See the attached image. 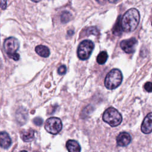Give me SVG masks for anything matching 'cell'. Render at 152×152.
Instances as JSON below:
<instances>
[{
  "instance_id": "cell-21",
  "label": "cell",
  "mask_w": 152,
  "mask_h": 152,
  "mask_svg": "<svg viewBox=\"0 0 152 152\" xmlns=\"http://www.w3.org/2000/svg\"><path fill=\"white\" fill-rule=\"evenodd\" d=\"M33 122L36 125H40L43 122V120L40 118H35L33 120Z\"/></svg>"
},
{
  "instance_id": "cell-1",
  "label": "cell",
  "mask_w": 152,
  "mask_h": 152,
  "mask_svg": "<svg viewBox=\"0 0 152 152\" xmlns=\"http://www.w3.org/2000/svg\"><path fill=\"white\" fill-rule=\"evenodd\" d=\"M140 12L136 8L128 10L121 20V28L125 32H131L135 30L139 24Z\"/></svg>"
},
{
  "instance_id": "cell-26",
  "label": "cell",
  "mask_w": 152,
  "mask_h": 152,
  "mask_svg": "<svg viewBox=\"0 0 152 152\" xmlns=\"http://www.w3.org/2000/svg\"><path fill=\"white\" fill-rule=\"evenodd\" d=\"M20 152H27V151H26V150H23V151H20Z\"/></svg>"
},
{
  "instance_id": "cell-11",
  "label": "cell",
  "mask_w": 152,
  "mask_h": 152,
  "mask_svg": "<svg viewBox=\"0 0 152 152\" xmlns=\"http://www.w3.org/2000/svg\"><path fill=\"white\" fill-rule=\"evenodd\" d=\"M66 147L69 152H80L81 147L75 140H69L66 143Z\"/></svg>"
},
{
  "instance_id": "cell-15",
  "label": "cell",
  "mask_w": 152,
  "mask_h": 152,
  "mask_svg": "<svg viewBox=\"0 0 152 152\" xmlns=\"http://www.w3.org/2000/svg\"><path fill=\"white\" fill-rule=\"evenodd\" d=\"M85 35L88 36L90 34H93L94 36H98L99 34V31L96 27L91 26L87 28L85 30Z\"/></svg>"
},
{
  "instance_id": "cell-23",
  "label": "cell",
  "mask_w": 152,
  "mask_h": 152,
  "mask_svg": "<svg viewBox=\"0 0 152 152\" xmlns=\"http://www.w3.org/2000/svg\"><path fill=\"white\" fill-rule=\"evenodd\" d=\"M99 4H103L105 2V1L106 0H96Z\"/></svg>"
},
{
  "instance_id": "cell-16",
  "label": "cell",
  "mask_w": 152,
  "mask_h": 152,
  "mask_svg": "<svg viewBox=\"0 0 152 152\" xmlns=\"http://www.w3.org/2000/svg\"><path fill=\"white\" fill-rule=\"evenodd\" d=\"M71 18V14L68 11H64L61 15V21L62 23L69 22Z\"/></svg>"
},
{
  "instance_id": "cell-18",
  "label": "cell",
  "mask_w": 152,
  "mask_h": 152,
  "mask_svg": "<svg viewBox=\"0 0 152 152\" xmlns=\"http://www.w3.org/2000/svg\"><path fill=\"white\" fill-rule=\"evenodd\" d=\"M66 68L65 65H61L60 66L58 69V72L59 75H64L66 73Z\"/></svg>"
},
{
  "instance_id": "cell-3",
  "label": "cell",
  "mask_w": 152,
  "mask_h": 152,
  "mask_svg": "<svg viewBox=\"0 0 152 152\" xmlns=\"http://www.w3.org/2000/svg\"><path fill=\"white\" fill-rule=\"evenodd\" d=\"M103 119L111 126H116L121 124L122 118L121 113L116 109L109 107L104 111Z\"/></svg>"
},
{
  "instance_id": "cell-8",
  "label": "cell",
  "mask_w": 152,
  "mask_h": 152,
  "mask_svg": "<svg viewBox=\"0 0 152 152\" xmlns=\"http://www.w3.org/2000/svg\"><path fill=\"white\" fill-rule=\"evenodd\" d=\"M152 114L150 112L144 119V121L142 123L141 129V131L144 134H150L151 132V118Z\"/></svg>"
},
{
  "instance_id": "cell-9",
  "label": "cell",
  "mask_w": 152,
  "mask_h": 152,
  "mask_svg": "<svg viewBox=\"0 0 152 152\" xmlns=\"http://www.w3.org/2000/svg\"><path fill=\"white\" fill-rule=\"evenodd\" d=\"M131 140V137L129 134L126 132H123L120 133L117 138H116V142L118 145L124 147L126 146L129 144Z\"/></svg>"
},
{
  "instance_id": "cell-2",
  "label": "cell",
  "mask_w": 152,
  "mask_h": 152,
  "mask_svg": "<svg viewBox=\"0 0 152 152\" xmlns=\"http://www.w3.org/2000/svg\"><path fill=\"white\" fill-rule=\"evenodd\" d=\"M122 78V74L119 69H112L107 73L104 78V86L107 89H115L121 84Z\"/></svg>"
},
{
  "instance_id": "cell-12",
  "label": "cell",
  "mask_w": 152,
  "mask_h": 152,
  "mask_svg": "<svg viewBox=\"0 0 152 152\" xmlns=\"http://www.w3.org/2000/svg\"><path fill=\"white\" fill-rule=\"evenodd\" d=\"M22 140L25 142L31 141L34 139V131L32 129H29L27 130H24L21 132L20 134Z\"/></svg>"
},
{
  "instance_id": "cell-6",
  "label": "cell",
  "mask_w": 152,
  "mask_h": 152,
  "mask_svg": "<svg viewBox=\"0 0 152 152\" xmlns=\"http://www.w3.org/2000/svg\"><path fill=\"white\" fill-rule=\"evenodd\" d=\"M19 47L20 44L18 40L14 37L6 39L4 42V48L8 55L16 53Z\"/></svg>"
},
{
  "instance_id": "cell-10",
  "label": "cell",
  "mask_w": 152,
  "mask_h": 152,
  "mask_svg": "<svg viewBox=\"0 0 152 152\" xmlns=\"http://www.w3.org/2000/svg\"><path fill=\"white\" fill-rule=\"evenodd\" d=\"M11 144V139L5 131L0 132V146L3 148H8Z\"/></svg>"
},
{
  "instance_id": "cell-22",
  "label": "cell",
  "mask_w": 152,
  "mask_h": 152,
  "mask_svg": "<svg viewBox=\"0 0 152 152\" xmlns=\"http://www.w3.org/2000/svg\"><path fill=\"white\" fill-rule=\"evenodd\" d=\"M0 7L1 9L5 10L7 7V0H1L0 1Z\"/></svg>"
},
{
  "instance_id": "cell-13",
  "label": "cell",
  "mask_w": 152,
  "mask_h": 152,
  "mask_svg": "<svg viewBox=\"0 0 152 152\" xmlns=\"http://www.w3.org/2000/svg\"><path fill=\"white\" fill-rule=\"evenodd\" d=\"M36 52L40 56L47 58L50 55V50L49 48L44 45H38L35 48Z\"/></svg>"
},
{
  "instance_id": "cell-27",
  "label": "cell",
  "mask_w": 152,
  "mask_h": 152,
  "mask_svg": "<svg viewBox=\"0 0 152 152\" xmlns=\"http://www.w3.org/2000/svg\"><path fill=\"white\" fill-rule=\"evenodd\" d=\"M36 152H37V151H36Z\"/></svg>"
},
{
  "instance_id": "cell-14",
  "label": "cell",
  "mask_w": 152,
  "mask_h": 152,
  "mask_svg": "<svg viewBox=\"0 0 152 152\" xmlns=\"http://www.w3.org/2000/svg\"><path fill=\"white\" fill-rule=\"evenodd\" d=\"M108 58V55L106 52L102 51L99 53V55L97 56V62L99 64L103 65L104 64Z\"/></svg>"
},
{
  "instance_id": "cell-5",
  "label": "cell",
  "mask_w": 152,
  "mask_h": 152,
  "mask_svg": "<svg viewBox=\"0 0 152 152\" xmlns=\"http://www.w3.org/2000/svg\"><path fill=\"white\" fill-rule=\"evenodd\" d=\"M45 127L48 132L52 134H56L61 131L62 127V124L59 118L52 117L46 120Z\"/></svg>"
},
{
  "instance_id": "cell-17",
  "label": "cell",
  "mask_w": 152,
  "mask_h": 152,
  "mask_svg": "<svg viewBox=\"0 0 152 152\" xmlns=\"http://www.w3.org/2000/svg\"><path fill=\"white\" fill-rule=\"evenodd\" d=\"M121 17L120 16H119L117 22L115 24V26H114L113 28V33L116 34H119L121 32Z\"/></svg>"
},
{
  "instance_id": "cell-19",
  "label": "cell",
  "mask_w": 152,
  "mask_h": 152,
  "mask_svg": "<svg viewBox=\"0 0 152 152\" xmlns=\"http://www.w3.org/2000/svg\"><path fill=\"white\" fill-rule=\"evenodd\" d=\"M144 88L148 92H151L152 90V84L151 82H147L144 85Z\"/></svg>"
},
{
  "instance_id": "cell-20",
  "label": "cell",
  "mask_w": 152,
  "mask_h": 152,
  "mask_svg": "<svg viewBox=\"0 0 152 152\" xmlns=\"http://www.w3.org/2000/svg\"><path fill=\"white\" fill-rule=\"evenodd\" d=\"M10 58L14 59V61H18L20 58V55L18 53H17V52L15 53H13L12 55H8Z\"/></svg>"
},
{
  "instance_id": "cell-25",
  "label": "cell",
  "mask_w": 152,
  "mask_h": 152,
  "mask_svg": "<svg viewBox=\"0 0 152 152\" xmlns=\"http://www.w3.org/2000/svg\"><path fill=\"white\" fill-rule=\"evenodd\" d=\"M31 1H33V2H39L40 0H31Z\"/></svg>"
},
{
  "instance_id": "cell-4",
  "label": "cell",
  "mask_w": 152,
  "mask_h": 152,
  "mask_svg": "<svg viewBox=\"0 0 152 152\" xmlns=\"http://www.w3.org/2000/svg\"><path fill=\"white\" fill-rule=\"evenodd\" d=\"M94 45L93 42L89 40H84L82 41L77 48V56L81 60H86L90 56Z\"/></svg>"
},
{
  "instance_id": "cell-7",
  "label": "cell",
  "mask_w": 152,
  "mask_h": 152,
  "mask_svg": "<svg viewBox=\"0 0 152 152\" xmlns=\"http://www.w3.org/2000/svg\"><path fill=\"white\" fill-rule=\"evenodd\" d=\"M137 43V39L132 37L122 40L120 43V47L125 53H132L135 51Z\"/></svg>"
},
{
  "instance_id": "cell-24",
  "label": "cell",
  "mask_w": 152,
  "mask_h": 152,
  "mask_svg": "<svg viewBox=\"0 0 152 152\" xmlns=\"http://www.w3.org/2000/svg\"><path fill=\"white\" fill-rule=\"evenodd\" d=\"M118 0H109V2L110 3H115L118 1Z\"/></svg>"
}]
</instances>
